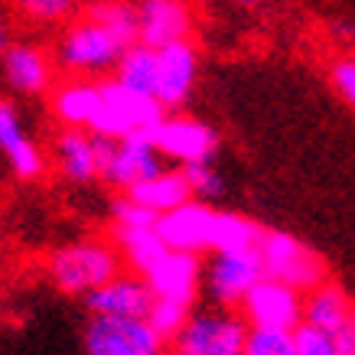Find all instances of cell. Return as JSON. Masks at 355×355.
<instances>
[{
  "mask_svg": "<svg viewBox=\"0 0 355 355\" xmlns=\"http://www.w3.org/2000/svg\"><path fill=\"white\" fill-rule=\"evenodd\" d=\"M163 241L170 251L186 254H218V251H251L258 248L264 228L254 225L248 216L225 212L209 202H186L173 209L170 216L157 222Z\"/></svg>",
  "mask_w": 355,
  "mask_h": 355,
  "instance_id": "obj_1",
  "label": "cell"
},
{
  "mask_svg": "<svg viewBox=\"0 0 355 355\" xmlns=\"http://www.w3.org/2000/svg\"><path fill=\"white\" fill-rule=\"evenodd\" d=\"M130 46L114 30H108L92 10L65 23L55 43V65L69 72V78H101L114 76L121 55Z\"/></svg>",
  "mask_w": 355,
  "mask_h": 355,
  "instance_id": "obj_2",
  "label": "cell"
},
{
  "mask_svg": "<svg viewBox=\"0 0 355 355\" xmlns=\"http://www.w3.org/2000/svg\"><path fill=\"white\" fill-rule=\"evenodd\" d=\"M49 280L69 297H82L95 293L98 287H105L108 280H114L124 270L121 251L114 241L105 238H78L69 245L55 248L49 254Z\"/></svg>",
  "mask_w": 355,
  "mask_h": 355,
  "instance_id": "obj_3",
  "label": "cell"
},
{
  "mask_svg": "<svg viewBox=\"0 0 355 355\" xmlns=\"http://www.w3.org/2000/svg\"><path fill=\"white\" fill-rule=\"evenodd\" d=\"M166 118V108L153 95L134 92L121 85L118 78H101V108L92 134L105 140H128V137H153Z\"/></svg>",
  "mask_w": 355,
  "mask_h": 355,
  "instance_id": "obj_4",
  "label": "cell"
},
{
  "mask_svg": "<svg viewBox=\"0 0 355 355\" xmlns=\"http://www.w3.org/2000/svg\"><path fill=\"white\" fill-rule=\"evenodd\" d=\"M258 254H261L264 277L280 280V284H287L293 291L310 293V291H316L320 284H326L323 258H320L306 241H300L297 235L264 232L258 241Z\"/></svg>",
  "mask_w": 355,
  "mask_h": 355,
  "instance_id": "obj_5",
  "label": "cell"
},
{
  "mask_svg": "<svg viewBox=\"0 0 355 355\" xmlns=\"http://www.w3.org/2000/svg\"><path fill=\"white\" fill-rule=\"evenodd\" d=\"M248 329L251 326L238 310L209 306V310H193V316L186 320V326L170 345L173 352L183 355H241Z\"/></svg>",
  "mask_w": 355,
  "mask_h": 355,
  "instance_id": "obj_6",
  "label": "cell"
},
{
  "mask_svg": "<svg viewBox=\"0 0 355 355\" xmlns=\"http://www.w3.org/2000/svg\"><path fill=\"white\" fill-rule=\"evenodd\" d=\"M261 277H264V268H261L258 248L218 251L202 261V293L222 310H238Z\"/></svg>",
  "mask_w": 355,
  "mask_h": 355,
  "instance_id": "obj_7",
  "label": "cell"
},
{
  "mask_svg": "<svg viewBox=\"0 0 355 355\" xmlns=\"http://www.w3.org/2000/svg\"><path fill=\"white\" fill-rule=\"evenodd\" d=\"M153 144L166 166H180V170H189L199 163H216L218 157L216 128L205 124L202 118L180 114V111H170L160 121V128L153 130Z\"/></svg>",
  "mask_w": 355,
  "mask_h": 355,
  "instance_id": "obj_8",
  "label": "cell"
},
{
  "mask_svg": "<svg viewBox=\"0 0 355 355\" xmlns=\"http://www.w3.org/2000/svg\"><path fill=\"white\" fill-rule=\"evenodd\" d=\"M157 329L147 320H114V316H92L82 329L85 355H170Z\"/></svg>",
  "mask_w": 355,
  "mask_h": 355,
  "instance_id": "obj_9",
  "label": "cell"
},
{
  "mask_svg": "<svg viewBox=\"0 0 355 355\" xmlns=\"http://www.w3.org/2000/svg\"><path fill=\"white\" fill-rule=\"evenodd\" d=\"M166 170L153 137H128L105 140L101 137V180L121 193H130L134 186L147 183L150 176Z\"/></svg>",
  "mask_w": 355,
  "mask_h": 355,
  "instance_id": "obj_10",
  "label": "cell"
},
{
  "mask_svg": "<svg viewBox=\"0 0 355 355\" xmlns=\"http://www.w3.org/2000/svg\"><path fill=\"white\" fill-rule=\"evenodd\" d=\"M303 306H306V293L293 291L280 280L261 277L254 291L245 297L238 313L245 316L251 329H277V333H293L303 323Z\"/></svg>",
  "mask_w": 355,
  "mask_h": 355,
  "instance_id": "obj_11",
  "label": "cell"
},
{
  "mask_svg": "<svg viewBox=\"0 0 355 355\" xmlns=\"http://www.w3.org/2000/svg\"><path fill=\"white\" fill-rule=\"evenodd\" d=\"M196 82H199V53L196 46L173 43L157 49V82H153V98L160 101L166 114L176 108H183L193 98Z\"/></svg>",
  "mask_w": 355,
  "mask_h": 355,
  "instance_id": "obj_12",
  "label": "cell"
},
{
  "mask_svg": "<svg viewBox=\"0 0 355 355\" xmlns=\"http://www.w3.org/2000/svg\"><path fill=\"white\" fill-rule=\"evenodd\" d=\"M147 287H150L153 300H173L196 306L199 293H202V258L199 254H186V251H166L147 274Z\"/></svg>",
  "mask_w": 355,
  "mask_h": 355,
  "instance_id": "obj_13",
  "label": "cell"
},
{
  "mask_svg": "<svg viewBox=\"0 0 355 355\" xmlns=\"http://www.w3.org/2000/svg\"><path fill=\"white\" fill-rule=\"evenodd\" d=\"M0 153L10 163V170L20 180H36L46 170V153L40 147V140L33 137V130L26 128L20 108L0 98Z\"/></svg>",
  "mask_w": 355,
  "mask_h": 355,
  "instance_id": "obj_14",
  "label": "cell"
},
{
  "mask_svg": "<svg viewBox=\"0 0 355 355\" xmlns=\"http://www.w3.org/2000/svg\"><path fill=\"white\" fill-rule=\"evenodd\" d=\"M85 306L92 316H114V320H147V313L153 306V293L147 287V280L140 274H128L121 270L114 280H108L105 287H98L95 293L85 297Z\"/></svg>",
  "mask_w": 355,
  "mask_h": 355,
  "instance_id": "obj_15",
  "label": "cell"
},
{
  "mask_svg": "<svg viewBox=\"0 0 355 355\" xmlns=\"http://www.w3.org/2000/svg\"><path fill=\"white\" fill-rule=\"evenodd\" d=\"M137 23L140 43L150 49L186 43L193 33V7H189V0H140Z\"/></svg>",
  "mask_w": 355,
  "mask_h": 355,
  "instance_id": "obj_16",
  "label": "cell"
},
{
  "mask_svg": "<svg viewBox=\"0 0 355 355\" xmlns=\"http://www.w3.org/2000/svg\"><path fill=\"white\" fill-rule=\"evenodd\" d=\"M55 166L69 183H92L101 180V137L92 130H72L62 128L55 137Z\"/></svg>",
  "mask_w": 355,
  "mask_h": 355,
  "instance_id": "obj_17",
  "label": "cell"
},
{
  "mask_svg": "<svg viewBox=\"0 0 355 355\" xmlns=\"http://www.w3.org/2000/svg\"><path fill=\"white\" fill-rule=\"evenodd\" d=\"M3 78L20 95H43L53 85V59L36 43H10L3 53Z\"/></svg>",
  "mask_w": 355,
  "mask_h": 355,
  "instance_id": "obj_18",
  "label": "cell"
},
{
  "mask_svg": "<svg viewBox=\"0 0 355 355\" xmlns=\"http://www.w3.org/2000/svg\"><path fill=\"white\" fill-rule=\"evenodd\" d=\"M101 108V82L95 78H65L53 88V114L62 128L92 130Z\"/></svg>",
  "mask_w": 355,
  "mask_h": 355,
  "instance_id": "obj_19",
  "label": "cell"
},
{
  "mask_svg": "<svg viewBox=\"0 0 355 355\" xmlns=\"http://www.w3.org/2000/svg\"><path fill=\"white\" fill-rule=\"evenodd\" d=\"M128 199H134L137 205H144L147 212H153L157 218L170 216L173 209L193 202V193H189V183H186V173L180 166H166L157 176H150L147 183L134 186L130 193H124Z\"/></svg>",
  "mask_w": 355,
  "mask_h": 355,
  "instance_id": "obj_20",
  "label": "cell"
},
{
  "mask_svg": "<svg viewBox=\"0 0 355 355\" xmlns=\"http://www.w3.org/2000/svg\"><path fill=\"white\" fill-rule=\"evenodd\" d=\"M303 323L326 329V333H345L355 326V306L336 284H320L316 291L306 293V306H303Z\"/></svg>",
  "mask_w": 355,
  "mask_h": 355,
  "instance_id": "obj_21",
  "label": "cell"
},
{
  "mask_svg": "<svg viewBox=\"0 0 355 355\" xmlns=\"http://www.w3.org/2000/svg\"><path fill=\"white\" fill-rule=\"evenodd\" d=\"M114 245H118V251H121V261H124L134 274H140V277L170 251L157 225L114 228Z\"/></svg>",
  "mask_w": 355,
  "mask_h": 355,
  "instance_id": "obj_22",
  "label": "cell"
},
{
  "mask_svg": "<svg viewBox=\"0 0 355 355\" xmlns=\"http://www.w3.org/2000/svg\"><path fill=\"white\" fill-rule=\"evenodd\" d=\"M114 78L121 85L134 88V92H144V95H153V82H157V49L150 46H130L128 53L121 55L118 69H114Z\"/></svg>",
  "mask_w": 355,
  "mask_h": 355,
  "instance_id": "obj_23",
  "label": "cell"
},
{
  "mask_svg": "<svg viewBox=\"0 0 355 355\" xmlns=\"http://www.w3.org/2000/svg\"><path fill=\"white\" fill-rule=\"evenodd\" d=\"M186 173V183H189V193H193L196 202H216L225 196V176L218 173L216 163H199V166H189Z\"/></svg>",
  "mask_w": 355,
  "mask_h": 355,
  "instance_id": "obj_24",
  "label": "cell"
},
{
  "mask_svg": "<svg viewBox=\"0 0 355 355\" xmlns=\"http://www.w3.org/2000/svg\"><path fill=\"white\" fill-rule=\"evenodd\" d=\"M193 316V306H186V303H173V300H153L150 313H147V323L157 329V333L166 339V343H173L176 336H180V329L186 326V320Z\"/></svg>",
  "mask_w": 355,
  "mask_h": 355,
  "instance_id": "obj_25",
  "label": "cell"
},
{
  "mask_svg": "<svg viewBox=\"0 0 355 355\" xmlns=\"http://www.w3.org/2000/svg\"><path fill=\"white\" fill-rule=\"evenodd\" d=\"M293 352L297 355H345L339 336L316 329L310 323H300V329H293Z\"/></svg>",
  "mask_w": 355,
  "mask_h": 355,
  "instance_id": "obj_26",
  "label": "cell"
},
{
  "mask_svg": "<svg viewBox=\"0 0 355 355\" xmlns=\"http://www.w3.org/2000/svg\"><path fill=\"white\" fill-rule=\"evenodd\" d=\"M13 7L26 17V20L40 23V26H53L72 17L76 10V0H10Z\"/></svg>",
  "mask_w": 355,
  "mask_h": 355,
  "instance_id": "obj_27",
  "label": "cell"
},
{
  "mask_svg": "<svg viewBox=\"0 0 355 355\" xmlns=\"http://www.w3.org/2000/svg\"><path fill=\"white\" fill-rule=\"evenodd\" d=\"M241 355H297L293 352V333L277 329H248V343Z\"/></svg>",
  "mask_w": 355,
  "mask_h": 355,
  "instance_id": "obj_28",
  "label": "cell"
},
{
  "mask_svg": "<svg viewBox=\"0 0 355 355\" xmlns=\"http://www.w3.org/2000/svg\"><path fill=\"white\" fill-rule=\"evenodd\" d=\"M160 218L147 212L144 205H137L134 199H118V202L111 205V225L114 228H140V225H157Z\"/></svg>",
  "mask_w": 355,
  "mask_h": 355,
  "instance_id": "obj_29",
  "label": "cell"
},
{
  "mask_svg": "<svg viewBox=\"0 0 355 355\" xmlns=\"http://www.w3.org/2000/svg\"><path fill=\"white\" fill-rule=\"evenodd\" d=\"M329 82H333L336 95L343 98L345 105L355 111V55H343L336 59L329 69Z\"/></svg>",
  "mask_w": 355,
  "mask_h": 355,
  "instance_id": "obj_30",
  "label": "cell"
},
{
  "mask_svg": "<svg viewBox=\"0 0 355 355\" xmlns=\"http://www.w3.org/2000/svg\"><path fill=\"white\" fill-rule=\"evenodd\" d=\"M7 46H10V23H7V17L0 13V55L7 53Z\"/></svg>",
  "mask_w": 355,
  "mask_h": 355,
  "instance_id": "obj_31",
  "label": "cell"
},
{
  "mask_svg": "<svg viewBox=\"0 0 355 355\" xmlns=\"http://www.w3.org/2000/svg\"><path fill=\"white\" fill-rule=\"evenodd\" d=\"M238 3H254V0H238Z\"/></svg>",
  "mask_w": 355,
  "mask_h": 355,
  "instance_id": "obj_32",
  "label": "cell"
},
{
  "mask_svg": "<svg viewBox=\"0 0 355 355\" xmlns=\"http://www.w3.org/2000/svg\"><path fill=\"white\" fill-rule=\"evenodd\" d=\"M170 355H183V352H170Z\"/></svg>",
  "mask_w": 355,
  "mask_h": 355,
  "instance_id": "obj_33",
  "label": "cell"
}]
</instances>
